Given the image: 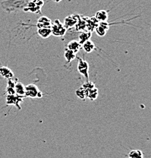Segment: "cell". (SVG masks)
<instances>
[{"instance_id": "cell-1", "label": "cell", "mask_w": 151, "mask_h": 158, "mask_svg": "<svg viewBox=\"0 0 151 158\" xmlns=\"http://www.w3.org/2000/svg\"><path fill=\"white\" fill-rule=\"evenodd\" d=\"M30 1L31 0H4L1 2V7L9 13L23 11Z\"/></svg>"}, {"instance_id": "cell-2", "label": "cell", "mask_w": 151, "mask_h": 158, "mask_svg": "<svg viewBox=\"0 0 151 158\" xmlns=\"http://www.w3.org/2000/svg\"><path fill=\"white\" fill-rule=\"evenodd\" d=\"M43 5V0H31L27 3V5L25 6L23 11H25V12L40 14Z\"/></svg>"}, {"instance_id": "cell-3", "label": "cell", "mask_w": 151, "mask_h": 158, "mask_svg": "<svg viewBox=\"0 0 151 158\" xmlns=\"http://www.w3.org/2000/svg\"><path fill=\"white\" fill-rule=\"evenodd\" d=\"M51 31H52V35L57 37H62L66 33L67 29L59 19H55L52 22L51 26Z\"/></svg>"}, {"instance_id": "cell-4", "label": "cell", "mask_w": 151, "mask_h": 158, "mask_svg": "<svg viewBox=\"0 0 151 158\" xmlns=\"http://www.w3.org/2000/svg\"><path fill=\"white\" fill-rule=\"evenodd\" d=\"M43 97L42 91L37 85L34 84L25 86V98H41Z\"/></svg>"}, {"instance_id": "cell-5", "label": "cell", "mask_w": 151, "mask_h": 158, "mask_svg": "<svg viewBox=\"0 0 151 158\" xmlns=\"http://www.w3.org/2000/svg\"><path fill=\"white\" fill-rule=\"evenodd\" d=\"M76 58L78 59V67H77L78 72L86 78V81H90L89 64H88V62L81 57H76Z\"/></svg>"}, {"instance_id": "cell-6", "label": "cell", "mask_w": 151, "mask_h": 158, "mask_svg": "<svg viewBox=\"0 0 151 158\" xmlns=\"http://www.w3.org/2000/svg\"><path fill=\"white\" fill-rule=\"evenodd\" d=\"M81 15L78 14H71L68 15L67 17L65 18L64 20L63 24L65 25V27H66V29H70L72 27H75V26L76 25L77 23H78V20H79Z\"/></svg>"}, {"instance_id": "cell-7", "label": "cell", "mask_w": 151, "mask_h": 158, "mask_svg": "<svg viewBox=\"0 0 151 158\" xmlns=\"http://www.w3.org/2000/svg\"><path fill=\"white\" fill-rule=\"evenodd\" d=\"M23 101V98L18 96V95H9L7 94L6 96V103L7 105H13L16 106L18 110H21V103Z\"/></svg>"}, {"instance_id": "cell-8", "label": "cell", "mask_w": 151, "mask_h": 158, "mask_svg": "<svg viewBox=\"0 0 151 158\" xmlns=\"http://www.w3.org/2000/svg\"><path fill=\"white\" fill-rule=\"evenodd\" d=\"M52 21L47 16H41V17L37 20V27L38 28H44V27H51L52 26Z\"/></svg>"}, {"instance_id": "cell-9", "label": "cell", "mask_w": 151, "mask_h": 158, "mask_svg": "<svg viewBox=\"0 0 151 158\" xmlns=\"http://www.w3.org/2000/svg\"><path fill=\"white\" fill-rule=\"evenodd\" d=\"M86 22H87V31H90V32H93L95 31L96 27H97L99 24V21L96 19L95 17L91 18H86Z\"/></svg>"}, {"instance_id": "cell-10", "label": "cell", "mask_w": 151, "mask_h": 158, "mask_svg": "<svg viewBox=\"0 0 151 158\" xmlns=\"http://www.w3.org/2000/svg\"><path fill=\"white\" fill-rule=\"evenodd\" d=\"M82 48V45L80 44L79 41L78 40H72L68 42V44H67V49H70V50L73 51L74 52L77 54V52H78L80 51V49Z\"/></svg>"}, {"instance_id": "cell-11", "label": "cell", "mask_w": 151, "mask_h": 158, "mask_svg": "<svg viewBox=\"0 0 151 158\" xmlns=\"http://www.w3.org/2000/svg\"><path fill=\"white\" fill-rule=\"evenodd\" d=\"M0 75L7 80L14 78V72L7 66H0Z\"/></svg>"}, {"instance_id": "cell-12", "label": "cell", "mask_w": 151, "mask_h": 158, "mask_svg": "<svg viewBox=\"0 0 151 158\" xmlns=\"http://www.w3.org/2000/svg\"><path fill=\"white\" fill-rule=\"evenodd\" d=\"M91 35H92V33L90 32V31H81V32H79V34H78V40L79 41L80 44L82 45L84 43H85L86 41L91 40Z\"/></svg>"}, {"instance_id": "cell-13", "label": "cell", "mask_w": 151, "mask_h": 158, "mask_svg": "<svg viewBox=\"0 0 151 158\" xmlns=\"http://www.w3.org/2000/svg\"><path fill=\"white\" fill-rule=\"evenodd\" d=\"M75 29L78 32H81V31H87L86 18L81 16L79 20H78V23H77V24L75 26Z\"/></svg>"}, {"instance_id": "cell-14", "label": "cell", "mask_w": 151, "mask_h": 158, "mask_svg": "<svg viewBox=\"0 0 151 158\" xmlns=\"http://www.w3.org/2000/svg\"><path fill=\"white\" fill-rule=\"evenodd\" d=\"M96 19L99 22H104V21H107L109 19V15H108V11L106 10H100L97 12H96V15L94 16Z\"/></svg>"}, {"instance_id": "cell-15", "label": "cell", "mask_w": 151, "mask_h": 158, "mask_svg": "<svg viewBox=\"0 0 151 158\" xmlns=\"http://www.w3.org/2000/svg\"><path fill=\"white\" fill-rule=\"evenodd\" d=\"M14 90L16 95L23 98H25V86L21 82H16Z\"/></svg>"}, {"instance_id": "cell-16", "label": "cell", "mask_w": 151, "mask_h": 158, "mask_svg": "<svg viewBox=\"0 0 151 158\" xmlns=\"http://www.w3.org/2000/svg\"><path fill=\"white\" fill-rule=\"evenodd\" d=\"M37 34L40 37L43 39H47L52 35V31L51 27H44V28L37 29Z\"/></svg>"}, {"instance_id": "cell-17", "label": "cell", "mask_w": 151, "mask_h": 158, "mask_svg": "<svg viewBox=\"0 0 151 158\" xmlns=\"http://www.w3.org/2000/svg\"><path fill=\"white\" fill-rule=\"evenodd\" d=\"M82 49L87 52V53H91L95 49V44H93V41H91V40L86 41L85 43H84L82 44Z\"/></svg>"}, {"instance_id": "cell-18", "label": "cell", "mask_w": 151, "mask_h": 158, "mask_svg": "<svg viewBox=\"0 0 151 158\" xmlns=\"http://www.w3.org/2000/svg\"><path fill=\"white\" fill-rule=\"evenodd\" d=\"M64 57H65V59H66V63L68 64L70 63L71 61H73L74 59L77 57L76 56V53L75 52H74L73 51L70 50V49H65V52H64Z\"/></svg>"}, {"instance_id": "cell-19", "label": "cell", "mask_w": 151, "mask_h": 158, "mask_svg": "<svg viewBox=\"0 0 151 158\" xmlns=\"http://www.w3.org/2000/svg\"><path fill=\"white\" fill-rule=\"evenodd\" d=\"M98 94H99V90H98V89L95 87V88L91 89V90L87 91V98H88L89 100L93 101V100L97 99Z\"/></svg>"}, {"instance_id": "cell-20", "label": "cell", "mask_w": 151, "mask_h": 158, "mask_svg": "<svg viewBox=\"0 0 151 158\" xmlns=\"http://www.w3.org/2000/svg\"><path fill=\"white\" fill-rule=\"evenodd\" d=\"M128 157L129 158H144V154L141 150H131Z\"/></svg>"}, {"instance_id": "cell-21", "label": "cell", "mask_w": 151, "mask_h": 158, "mask_svg": "<svg viewBox=\"0 0 151 158\" xmlns=\"http://www.w3.org/2000/svg\"><path fill=\"white\" fill-rule=\"evenodd\" d=\"M75 94H76V96L78 97L79 99H81V100H86L87 91L84 90V89L82 88V87H81L80 88H78V90H76Z\"/></svg>"}, {"instance_id": "cell-22", "label": "cell", "mask_w": 151, "mask_h": 158, "mask_svg": "<svg viewBox=\"0 0 151 158\" xmlns=\"http://www.w3.org/2000/svg\"><path fill=\"white\" fill-rule=\"evenodd\" d=\"M95 31H96V34H97L99 37H104L105 35H106L108 31L106 28H104L103 26L98 24V26L96 27V29H95Z\"/></svg>"}, {"instance_id": "cell-23", "label": "cell", "mask_w": 151, "mask_h": 158, "mask_svg": "<svg viewBox=\"0 0 151 158\" xmlns=\"http://www.w3.org/2000/svg\"><path fill=\"white\" fill-rule=\"evenodd\" d=\"M82 88L84 89L86 91H88V90H91V89H93V88H95V84L93 83V82L91 81H86V82L85 83H84L83 85H82Z\"/></svg>"}, {"instance_id": "cell-24", "label": "cell", "mask_w": 151, "mask_h": 158, "mask_svg": "<svg viewBox=\"0 0 151 158\" xmlns=\"http://www.w3.org/2000/svg\"><path fill=\"white\" fill-rule=\"evenodd\" d=\"M6 92H7V94L9 95L15 94V90H14V87H6Z\"/></svg>"}, {"instance_id": "cell-25", "label": "cell", "mask_w": 151, "mask_h": 158, "mask_svg": "<svg viewBox=\"0 0 151 158\" xmlns=\"http://www.w3.org/2000/svg\"><path fill=\"white\" fill-rule=\"evenodd\" d=\"M52 1H54L55 2H62V0H52Z\"/></svg>"}]
</instances>
